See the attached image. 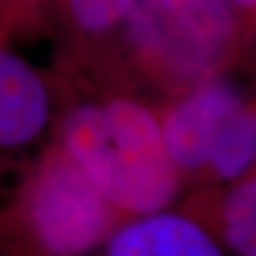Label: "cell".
Returning <instances> with one entry per match:
<instances>
[{"instance_id":"1","label":"cell","mask_w":256,"mask_h":256,"mask_svg":"<svg viewBox=\"0 0 256 256\" xmlns=\"http://www.w3.org/2000/svg\"><path fill=\"white\" fill-rule=\"evenodd\" d=\"M52 137L124 222L174 209L184 198L158 108L142 97L70 95Z\"/></svg>"},{"instance_id":"2","label":"cell","mask_w":256,"mask_h":256,"mask_svg":"<svg viewBox=\"0 0 256 256\" xmlns=\"http://www.w3.org/2000/svg\"><path fill=\"white\" fill-rule=\"evenodd\" d=\"M241 18L228 0H138L120 30L122 61L90 93L176 99L224 76Z\"/></svg>"},{"instance_id":"3","label":"cell","mask_w":256,"mask_h":256,"mask_svg":"<svg viewBox=\"0 0 256 256\" xmlns=\"http://www.w3.org/2000/svg\"><path fill=\"white\" fill-rule=\"evenodd\" d=\"M122 222L54 137L0 174V256H90Z\"/></svg>"},{"instance_id":"4","label":"cell","mask_w":256,"mask_h":256,"mask_svg":"<svg viewBox=\"0 0 256 256\" xmlns=\"http://www.w3.org/2000/svg\"><path fill=\"white\" fill-rule=\"evenodd\" d=\"M248 97L226 76L214 78L176 99L156 104L165 146L184 184V196L200 182L210 154Z\"/></svg>"},{"instance_id":"5","label":"cell","mask_w":256,"mask_h":256,"mask_svg":"<svg viewBox=\"0 0 256 256\" xmlns=\"http://www.w3.org/2000/svg\"><path fill=\"white\" fill-rule=\"evenodd\" d=\"M59 112L54 84L0 44V174L54 131Z\"/></svg>"},{"instance_id":"6","label":"cell","mask_w":256,"mask_h":256,"mask_svg":"<svg viewBox=\"0 0 256 256\" xmlns=\"http://www.w3.org/2000/svg\"><path fill=\"white\" fill-rule=\"evenodd\" d=\"M90 256H228L198 220L174 207L122 222Z\"/></svg>"},{"instance_id":"7","label":"cell","mask_w":256,"mask_h":256,"mask_svg":"<svg viewBox=\"0 0 256 256\" xmlns=\"http://www.w3.org/2000/svg\"><path fill=\"white\" fill-rule=\"evenodd\" d=\"M176 207L198 220L228 256H256V169L228 186L186 194Z\"/></svg>"},{"instance_id":"8","label":"cell","mask_w":256,"mask_h":256,"mask_svg":"<svg viewBox=\"0 0 256 256\" xmlns=\"http://www.w3.org/2000/svg\"><path fill=\"white\" fill-rule=\"evenodd\" d=\"M256 169V99H248L218 138L192 192L222 188L241 180ZM190 194V192H188Z\"/></svg>"},{"instance_id":"9","label":"cell","mask_w":256,"mask_h":256,"mask_svg":"<svg viewBox=\"0 0 256 256\" xmlns=\"http://www.w3.org/2000/svg\"><path fill=\"white\" fill-rule=\"evenodd\" d=\"M70 25L86 40H102L120 32L138 0H63Z\"/></svg>"},{"instance_id":"10","label":"cell","mask_w":256,"mask_h":256,"mask_svg":"<svg viewBox=\"0 0 256 256\" xmlns=\"http://www.w3.org/2000/svg\"><path fill=\"white\" fill-rule=\"evenodd\" d=\"M52 0H0V44L18 28H28L32 19L48 8Z\"/></svg>"},{"instance_id":"11","label":"cell","mask_w":256,"mask_h":256,"mask_svg":"<svg viewBox=\"0 0 256 256\" xmlns=\"http://www.w3.org/2000/svg\"><path fill=\"white\" fill-rule=\"evenodd\" d=\"M228 2L236 8L239 18H243V16H256V0H228Z\"/></svg>"}]
</instances>
